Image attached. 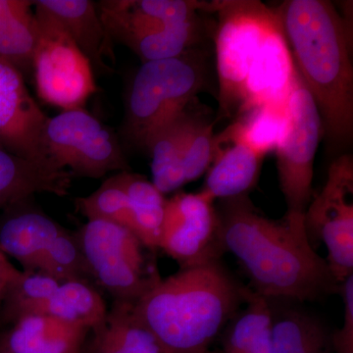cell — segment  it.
<instances>
[{
	"instance_id": "obj_13",
	"label": "cell",
	"mask_w": 353,
	"mask_h": 353,
	"mask_svg": "<svg viewBox=\"0 0 353 353\" xmlns=\"http://www.w3.org/2000/svg\"><path fill=\"white\" fill-rule=\"evenodd\" d=\"M280 20L267 32L243 88L240 113L262 105L285 106L296 77Z\"/></svg>"
},
{
	"instance_id": "obj_19",
	"label": "cell",
	"mask_w": 353,
	"mask_h": 353,
	"mask_svg": "<svg viewBox=\"0 0 353 353\" xmlns=\"http://www.w3.org/2000/svg\"><path fill=\"white\" fill-rule=\"evenodd\" d=\"M34 1L0 0V57L25 79H34V58L38 46V20Z\"/></svg>"
},
{
	"instance_id": "obj_4",
	"label": "cell",
	"mask_w": 353,
	"mask_h": 353,
	"mask_svg": "<svg viewBox=\"0 0 353 353\" xmlns=\"http://www.w3.org/2000/svg\"><path fill=\"white\" fill-rule=\"evenodd\" d=\"M209 50L204 46L170 59L143 62L128 90L122 136L146 150L153 134L182 113L208 83Z\"/></svg>"
},
{
	"instance_id": "obj_7",
	"label": "cell",
	"mask_w": 353,
	"mask_h": 353,
	"mask_svg": "<svg viewBox=\"0 0 353 353\" xmlns=\"http://www.w3.org/2000/svg\"><path fill=\"white\" fill-rule=\"evenodd\" d=\"M43 143L48 159L72 175L99 179L131 169L115 132L83 108L50 118Z\"/></svg>"
},
{
	"instance_id": "obj_11",
	"label": "cell",
	"mask_w": 353,
	"mask_h": 353,
	"mask_svg": "<svg viewBox=\"0 0 353 353\" xmlns=\"http://www.w3.org/2000/svg\"><path fill=\"white\" fill-rule=\"evenodd\" d=\"M214 202L201 192H180L166 199L159 248L181 267L219 257Z\"/></svg>"
},
{
	"instance_id": "obj_6",
	"label": "cell",
	"mask_w": 353,
	"mask_h": 353,
	"mask_svg": "<svg viewBox=\"0 0 353 353\" xmlns=\"http://www.w3.org/2000/svg\"><path fill=\"white\" fill-rule=\"evenodd\" d=\"M90 277L115 301L136 303L160 280L146 267L143 243L126 228L90 220L75 234Z\"/></svg>"
},
{
	"instance_id": "obj_35",
	"label": "cell",
	"mask_w": 353,
	"mask_h": 353,
	"mask_svg": "<svg viewBox=\"0 0 353 353\" xmlns=\"http://www.w3.org/2000/svg\"><path fill=\"white\" fill-rule=\"evenodd\" d=\"M245 353H272L271 330Z\"/></svg>"
},
{
	"instance_id": "obj_32",
	"label": "cell",
	"mask_w": 353,
	"mask_h": 353,
	"mask_svg": "<svg viewBox=\"0 0 353 353\" xmlns=\"http://www.w3.org/2000/svg\"><path fill=\"white\" fill-rule=\"evenodd\" d=\"M341 296L345 303L343 328L333 336V348L336 353H353V275L341 283Z\"/></svg>"
},
{
	"instance_id": "obj_34",
	"label": "cell",
	"mask_w": 353,
	"mask_h": 353,
	"mask_svg": "<svg viewBox=\"0 0 353 353\" xmlns=\"http://www.w3.org/2000/svg\"><path fill=\"white\" fill-rule=\"evenodd\" d=\"M24 272L16 269L7 259L6 255L0 250V303L9 285L22 277Z\"/></svg>"
},
{
	"instance_id": "obj_33",
	"label": "cell",
	"mask_w": 353,
	"mask_h": 353,
	"mask_svg": "<svg viewBox=\"0 0 353 353\" xmlns=\"http://www.w3.org/2000/svg\"><path fill=\"white\" fill-rule=\"evenodd\" d=\"M92 333L94 339L90 347V353H122L106 328L105 323L99 329L92 331Z\"/></svg>"
},
{
	"instance_id": "obj_8",
	"label": "cell",
	"mask_w": 353,
	"mask_h": 353,
	"mask_svg": "<svg viewBox=\"0 0 353 353\" xmlns=\"http://www.w3.org/2000/svg\"><path fill=\"white\" fill-rule=\"evenodd\" d=\"M285 108L287 132L275 150L279 185L287 204L285 216L303 220L312 201L313 164L322 139V122L314 99L299 73Z\"/></svg>"
},
{
	"instance_id": "obj_21",
	"label": "cell",
	"mask_w": 353,
	"mask_h": 353,
	"mask_svg": "<svg viewBox=\"0 0 353 353\" xmlns=\"http://www.w3.org/2000/svg\"><path fill=\"white\" fill-rule=\"evenodd\" d=\"M272 311V353L331 352L333 341L314 316L296 308Z\"/></svg>"
},
{
	"instance_id": "obj_22",
	"label": "cell",
	"mask_w": 353,
	"mask_h": 353,
	"mask_svg": "<svg viewBox=\"0 0 353 353\" xmlns=\"http://www.w3.org/2000/svg\"><path fill=\"white\" fill-rule=\"evenodd\" d=\"M41 314L94 331L105 323L108 311L99 292L83 281L61 283L44 304Z\"/></svg>"
},
{
	"instance_id": "obj_1",
	"label": "cell",
	"mask_w": 353,
	"mask_h": 353,
	"mask_svg": "<svg viewBox=\"0 0 353 353\" xmlns=\"http://www.w3.org/2000/svg\"><path fill=\"white\" fill-rule=\"evenodd\" d=\"M215 209L222 252L239 259L257 294L305 301L338 292L327 260L309 241L304 220L270 219L248 194L221 199Z\"/></svg>"
},
{
	"instance_id": "obj_27",
	"label": "cell",
	"mask_w": 353,
	"mask_h": 353,
	"mask_svg": "<svg viewBox=\"0 0 353 353\" xmlns=\"http://www.w3.org/2000/svg\"><path fill=\"white\" fill-rule=\"evenodd\" d=\"M213 126L214 122L205 111L196 106L194 99L190 104L183 141V170L187 183L196 181L208 170L214 148Z\"/></svg>"
},
{
	"instance_id": "obj_23",
	"label": "cell",
	"mask_w": 353,
	"mask_h": 353,
	"mask_svg": "<svg viewBox=\"0 0 353 353\" xmlns=\"http://www.w3.org/2000/svg\"><path fill=\"white\" fill-rule=\"evenodd\" d=\"M117 178L131 205L134 234L143 246L159 248L166 204L164 194L139 174L123 171Z\"/></svg>"
},
{
	"instance_id": "obj_18",
	"label": "cell",
	"mask_w": 353,
	"mask_h": 353,
	"mask_svg": "<svg viewBox=\"0 0 353 353\" xmlns=\"http://www.w3.org/2000/svg\"><path fill=\"white\" fill-rule=\"evenodd\" d=\"M88 330L50 315L22 318L0 336L12 353H81Z\"/></svg>"
},
{
	"instance_id": "obj_12",
	"label": "cell",
	"mask_w": 353,
	"mask_h": 353,
	"mask_svg": "<svg viewBox=\"0 0 353 353\" xmlns=\"http://www.w3.org/2000/svg\"><path fill=\"white\" fill-rule=\"evenodd\" d=\"M48 119L22 74L0 57V145L26 159L52 163L43 143Z\"/></svg>"
},
{
	"instance_id": "obj_16",
	"label": "cell",
	"mask_w": 353,
	"mask_h": 353,
	"mask_svg": "<svg viewBox=\"0 0 353 353\" xmlns=\"http://www.w3.org/2000/svg\"><path fill=\"white\" fill-rule=\"evenodd\" d=\"M30 199L7 209L0 220V250L17 260L25 273L38 270L44 250L63 231Z\"/></svg>"
},
{
	"instance_id": "obj_10",
	"label": "cell",
	"mask_w": 353,
	"mask_h": 353,
	"mask_svg": "<svg viewBox=\"0 0 353 353\" xmlns=\"http://www.w3.org/2000/svg\"><path fill=\"white\" fill-rule=\"evenodd\" d=\"M309 241L321 240L327 263L339 285L353 275V157L339 155L330 165L321 192L304 215Z\"/></svg>"
},
{
	"instance_id": "obj_9",
	"label": "cell",
	"mask_w": 353,
	"mask_h": 353,
	"mask_svg": "<svg viewBox=\"0 0 353 353\" xmlns=\"http://www.w3.org/2000/svg\"><path fill=\"white\" fill-rule=\"evenodd\" d=\"M39 39L34 58L39 97L63 110L83 108L99 90L87 58L57 21L36 9Z\"/></svg>"
},
{
	"instance_id": "obj_20",
	"label": "cell",
	"mask_w": 353,
	"mask_h": 353,
	"mask_svg": "<svg viewBox=\"0 0 353 353\" xmlns=\"http://www.w3.org/2000/svg\"><path fill=\"white\" fill-rule=\"evenodd\" d=\"M190 105L152 137L146 152L152 157V183L162 194L187 185L183 170V141Z\"/></svg>"
},
{
	"instance_id": "obj_36",
	"label": "cell",
	"mask_w": 353,
	"mask_h": 353,
	"mask_svg": "<svg viewBox=\"0 0 353 353\" xmlns=\"http://www.w3.org/2000/svg\"><path fill=\"white\" fill-rule=\"evenodd\" d=\"M0 353H12L10 350H7L6 347H4L3 345L0 343Z\"/></svg>"
},
{
	"instance_id": "obj_17",
	"label": "cell",
	"mask_w": 353,
	"mask_h": 353,
	"mask_svg": "<svg viewBox=\"0 0 353 353\" xmlns=\"http://www.w3.org/2000/svg\"><path fill=\"white\" fill-rule=\"evenodd\" d=\"M71 172L52 163L26 159L0 145V211H6L34 194H68Z\"/></svg>"
},
{
	"instance_id": "obj_24",
	"label": "cell",
	"mask_w": 353,
	"mask_h": 353,
	"mask_svg": "<svg viewBox=\"0 0 353 353\" xmlns=\"http://www.w3.org/2000/svg\"><path fill=\"white\" fill-rule=\"evenodd\" d=\"M209 28L201 18L196 17L180 24L166 26L145 36L125 43L141 61L170 59L204 46Z\"/></svg>"
},
{
	"instance_id": "obj_28",
	"label": "cell",
	"mask_w": 353,
	"mask_h": 353,
	"mask_svg": "<svg viewBox=\"0 0 353 353\" xmlns=\"http://www.w3.org/2000/svg\"><path fill=\"white\" fill-rule=\"evenodd\" d=\"M246 303L248 307L232 318L233 323L225 339V353H245L271 330V301L250 292Z\"/></svg>"
},
{
	"instance_id": "obj_29",
	"label": "cell",
	"mask_w": 353,
	"mask_h": 353,
	"mask_svg": "<svg viewBox=\"0 0 353 353\" xmlns=\"http://www.w3.org/2000/svg\"><path fill=\"white\" fill-rule=\"evenodd\" d=\"M76 206L88 221H105L126 228L134 233L131 205L121 187L117 174L106 179L90 196L77 199Z\"/></svg>"
},
{
	"instance_id": "obj_3",
	"label": "cell",
	"mask_w": 353,
	"mask_h": 353,
	"mask_svg": "<svg viewBox=\"0 0 353 353\" xmlns=\"http://www.w3.org/2000/svg\"><path fill=\"white\" fill-rule=\"evenodd\" d=\"M250 292L219 259H206L160 279L134 312L163 353H205Z\"/></svg>"
},
{
	"instance_id": "obj_14",
	"label": "cell",
	"mask_w": 353,
	"mask_h": 353,
	"mask_svg": "<svg viewBox=\"0 0 353 353\" xmlns=\"http://www.w3.org/2000/svg\"><path fill=\"white\" fill-rule=\"evenodd\" d=\"M264 158L226 128L215 134L212 160L201 192L214 201L248 196L256 187Z\"/></svg>"
},
{
	"instance_id": "obj_15",
	"label": "cell",
	"mask_w": 353,
	"mask_h": 353,
	"mask_svg": "<svg viewBox=\"0 0 353 353\" xmlns=\"http://www.w3.org/2000/svg\"><path fill=\"white\" fill-rule=\"evenodd\" d=\"M34 6L57 21L92 71L104 76L113 73L106 59H114L112 39L102 24L94 2L90 0H38Z\"/></svg>"
},
{
	"instance_id": "obj_30",
	"label": "cell",
	"mask_w": 353,
	"mask_h": 353,
	"mask_svg": "<svg viewBox=\"0 0 353 353\" xmlns=\"http://www.w3.org/2000/svg\"><path fill=\"white\" fill-rule=\"evenodd\" d=\"M38 270L60 284L70 281L87 282L90 277L75 234L66 233L64 230L44 250Z\"/></svg>"
},
{
	"instance_id": "obj_31",
	"label": "cell",
	"mask_w": 353,
	"mask_h": 353,
	"mask_svg": "<svg viewBox=\"0 0 353 353\" xmlns=\"http://www.w3.org/2000/svg\"><path fill=\"white\" fill-rule=\"evenodd\" d=\"M105 326L122 353H163L152 332L134 314V303L114 301Z\"/></svg>"
},
{
	"instance_id": "obj_25",
	"label": "cell",
	"mask_w": 353,
	"mask_h": 353,
	"mask_svg": "<svg viewBox=\"0 0 353 353\" xmlns=\"http://www.w3.org/2000/svg\"><path fill=\"white\" fill-rule=\"evenodd\" d=\"M236 138L262 157L275 152L288 128L285 106L262 105L236 116L227 127Z\"/></svg>"
},
{
	"instance_id": "obj_26",
	"label": "cell",
	"mask_w": 353,
	"mask_h": 353,
	"mask_svg": "<svg viewBox=\"0 0 353 353\" xmlns=\"http://www.w3.org/2000/svg\"><path fill=\"white\" fill-rule=\"evenodd\" d=\"M60 283L41 273H25L9 285L0 303V324L12 325L22 318L41 314Z\"/></svg>"
},
{
	"instance_id": "obj_5",
	"label": "cell",
	"mask_w": 353,
	"mask_h": 353,
	"mask_svg": "<svg viewBox=\"0 0 353 353\" xmlns=\"http://www.w3.org/2000/svg\"><path fill=\"white\" fill-rule=\"evenodd\" d=\"M215 12L220 118L236 117L243 105L248 72L278 16L274 8L257 0L218 1Z\"/></svg>"
},
{
	"instance_id": "obj_2",
	"label": "cell",
	"mask_w": 353,
	"mask_h": 353,
	"mask_svg": "<svg viewBox=\"0 0 353 353\" xmlns=\"http://www.w3.org/2000/svg\"><path fill=\"white\" fill-rule=\"evenodd\" d=\"M274 10L319 111L329 153H347L353 139L352 21L328 0H285Z\"/></svg>"
}]
</instances>
